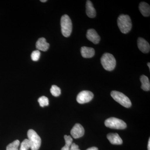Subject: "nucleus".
Segmentation results:
<instances>
[{
  "instance_id": "f257e3e1",
  "label": "nucleus",
  "mask_w": 150,
  "mask_h": 150,
  "mask_svg": "<svg viewBox=\"0 0 150 150\" xmlns=\"http://www.w3.org/2000/svg\"><path fill=\"white\" fill-rule=\"evenodd\" d=\"M117 23L121 32L125 34L129 33L132 28L131 19L127 15L121 14L119 16L117 20Z\"/></svg>"
},
{
  "instance_id": "f03ea898",
  "label": "nucleus",
  "mask_w": 150,
  "mask_h": 150,
  "mask_svg": "<svg viewBox=\"0 0 150 150\" xmlns=\"http://www.w3.org/2000/svg\"><path fill=\"white\" fill-rule=\"evenodd\" d=\"M101 64L105 69L112 71L116 66V60L114 56L109 53H105L101 57Z\"/></svg>"
},
{
  "instance_id": "7ed1b4c3",
  "label": "nucleus",
  "mask_w": 150,
  "mask_h": 150,
  "mask_svg": "<svg viewBox=\"0 0 150 150\" xmlns=\"http://www.w3.org/2000/svg\"><path fill=\"white\" fill-rule=\"evenodd\" d=\"M61 29L62 34L65 37L71 35L72 30V23L71 18L67 15H64L61 20Z\"/></svg>"
},
{
  "instance_id": "20e7f679",
  "label": "nucleus",
  "mask_w": 150,
  "mask_h": 150,
  "mask_svg": "<svg viewBox=\"0 0 150 150\" xmlns=\"http://www.w3.org/2000/svg\"><path fill=\"white\" fill-rule=\"evenodd\" d=\"M28 139L30 144L31 150H38L41 144L40 137L34 130L30 129L27 132Z\"/></svg>"
},
{
  "instance_id": "39448f33",
  "label": "nucleus",
  "mask_w": 150,
  "mask_h": 150,
  "mask_svg": "<svg viewBox=\"0 0 150 150\" xmlns=\"http://www.w3.org/2000/svg\"><path fill=\"white\" fill-rule=\"evenodd\" d=\"M110 95L114 100L124 107L128 108L131 106V100L122 93L114 91L111 92Z\"/></svg>"
},
{
  "instance_id": "423d86ee",
  "label": "nucleus",
  "mask_w": 150,
  "mask_h": 150,
  "mask_svg": "<svg viewBox=\"0 0 150 150\" xmlns=\"http://www.w3.org/2000/svg\"><path fill=\"white\" fill-rule=\"evenodd\" d=\"M105 125L106 127L112 129H124L127 127L126 123L123 120L114 117L106 119L105 121Z\"/></svg>"
},
{
  "instance_id": "0eeeda50",
  "label": "nucleus",
  "mask_w": 150,
  "mask_h": 150,
  "mask_svg": "<svg viewBox=\"0 0 150 150\" xmlns=\"http://www.w3.org/2000/svg\"><path fill=\"white\" fill-rule=\"evenodd\" d=\"M94 95L88 91H83L79 93L76 98L77 101L80 104L87 103L91 101L93 98Z\"/></svg>"
},
{
  "instance_id": "6e6552de",
  "label": "nucleus",
  "mask_w": 150,
  "mask_h": 150,
  "mask_svg": "<svg viewBox=\"0 0 150 150\" xmlns=\"http://www.w3.org/2000/svg\"><path fill=\"white\" fill-rule=\"evenodd\" d=\"M85 130L83 127L79 123H76L71 131V134L74 139H77L83 136Z\"/></svg>"
},
{
  "instance_id": "1a4fd4ad",
  "label": "nucleus",
  "mask_w": 150,
  "mask_h": 150,
  "mask_svg": "<svg viewBox=\"0 0 150 150\" xmlns=\"http://www.w3.org/2000/svg\"><path fill=\"white\" fill-rule=\"evenodd\" d=\"M86 38L95 44L99 43L100 40V36L98 34L96 30L93 29H90L87 30Z\"/></svg>"
},
{
  "instance_id": "9d476101",
  "label": "nucleus",
  "mask_w": 150,
  "mask_h": 150,
  "mask_svg": "<svg viewBox=\"0 0 150 150\" xmlns=\"http://www.w3.org/2000/svg\"><path fill=\"white\" fill-rule=\"evenodd\" d=\"M137 45L140 51L144 54L149 52L150 46L149 44L144 38H139L137 40Z\"/></svg>"
},
{
  "instance_id": "9b49d317",
  "label": "nucleus",
  "mask_w": 150,
  "mask_h": 150,
  "mask_svg": "<svg viewBox=\"0 0 150 150\" xmlns=\"http://www.w3.org/2000/svg\"><path fill=\"white\" fill-rule=\"evenodd\" d=\"M108 139L111 144L113 145H121L123 144V141L119 135L117 133H110L107 136Z\"/></svg>"
},
{
  "instance_id": "f8f14e48",
  "label": "nucleus",
  "mask_w": 150,
  "mask_h": 150,
  "mask_svg": "<svg viewBox=\"0 0 150 150\" xmlns=\"http://www.w3.org/2000/svg\"><path fill=\"white\" fill-rule=\"evenodd\" d=\"M49 43L46 42V39L44 38H41L37 40L36 43V48L38 51H46L49 48Z\"/></svg>"
},
{
  "instance_id": "ddd939ff",
  "label": "nucleus",
  "mask_w": 150,
  "mask_h": 150,
  "mask_svg": "<svg viewBox=\"0 0 150 150\" xmlns=\"http://www.w3.org/2000/svg\"><path fill=\"white\" fill-rule=\"evenodd\" d=\"M86 13L88 17L93 18L96 16V11L91 1H87L86 4Z\"/></svg>"
},
{
  "instance_id": "4468645a",
  "label": "nucleus",
  "mask_w": 150,
  "mask_h": 150,
  "mask_svg": "<svg viewBox=\"0 0 150 150\" xmlns=\"http://www.w3.org/2000/svg\"><path fill=\"white\" fill-rule=\"evenodd\" d=\"M81 54L83 57L84 58H91L95 55L94 49L90 47L83 46L81 47Z\"/></svg>"
},
{
  "instance_id": "2eb2a0df",
  "label": "nucleus",
  "mask_w": 150,
  "mask_h": 150,
  "mask_svg": "<svg viewBox=\"0 0 150 150\" xmlns=\"http://www.w3.org/2000/svg\"><path fill=\"white\" fill-rule=\"evenodd\" d=\"M139 8L143 16L148 17L150 16V6L147 3L142 2L140 3Z\"/></svg>"
},
{
  "instance_id": "dca6fc26",
  "label": "nucleus",
  "mask_w": 150,
  "mask_h": 150,
  "mask_svg": "<svg viewBox=\"0 0 150 150\" xmlns=\"http://www.w3.org/2000/svg\"><path fill=\"white\" fill-rule=\"evenodd\" d=\"M140 81L142 83L141 88L142 89L145 91H149L150 83L148 77L145 75H142L140 77Z\"/></svg>"
},
{
  "instance_id": "f3484780",
  "label": "nucleus",
  "mask_w": 150,
  "mask_h": 150,
  "mask_svg": "<svg viewBox=\"0 0 150 150\" xmlns=\"http://www.w3.org/2000/svg\"><path fill=\"white\" fill-rule=\"evenodd\" d=\"M64 139L66 144L62 148L61 150H70L71 145L72 144L73 139L70 136L65 135Z\"/></svg>"
},
{
  "instance_id": "a211bd4d",
  "label": "nucleus",
  "mask_w": 150,
  "mask_h": 150,
  "mask_svg": "<svg viewBox=\"0 0 150 150\" xmlns=\"http://www.w3.org/2000/svg\"><path fill=\"white\" fill-rule=\"evenodd\" d=\"M19 145V141L18 140H16L8 145L6 150H18V147Z\"/></svg>"
},
{
  "instance_id": "6ab92c4d",
  "label": "nucleus",
  "mask_w": 150,
  "mask_h": 150,
  "mask_svg": "<svg viewBox=\"0 0 150 150\" xmlns=\"http://www.w3.org/2000/svg\"><path fill=\"white\" fill-rule=\"evenodd\" d=\"M51 93L53 96L58 97L61 95V89L59 87L56 85H53L50 89Z\"/></svg>"
},
{
  "instance_id": "aec40b11",
  "label": "nucleus",
  "mask_w": 150,
  "mask_h": 150,
  "mask_svg": "<svg viewBox=\"0 0 150 150\" xmlns=\"http://www.w3.org/2000/svg\"><path fill=\"white\" fill-rule=\"evenodd\" d=\"M40 107H44V106H48L49 105V100L48 98L45 96L40 97L38 99Z\"/></svg>"
},
{
  "instance_id": "412c9836",
  "label": "nucleus",
  "mask_w": 150,
  "mask_h": 150,
  "mask_svg": "<svg viewBox=\"0 0 150 150\" xmlns=\"http://www.w3.org/2000/svg\"><path fill=\"white\" fill-rule=\"evenodd\" d=\"M30 148V144L28 139H25L22 142L20 150H28Z\"/></svg>"
},
{
  "instance_id": "4be33fe9",
  "label": "nucleus",
  "mask_w": 150,
  "mask_h": 150,
  "mask_svg": "<svg viewBox=\"0 0 150 150\" xmlns=\"http://www.w3.org/2000/svg\"><path fill=\"white\" fill-rule=\"evenodd\" d=\"M40 56V51L38 50H35L33 51L31 54V58L33 61L34 62H37L39 60Z\"/></svg>"
},
{
  "instance_id": "5701e85b",
  "label": "nucleus",
  "mask_w": 150,
  "mask_h": 150,
  "mask_svg": "<svg viewBox=\"0 0 150 150\" xmlns=\"http://www.w3.org/2000/svg\"><path fill=\"white\" fill-rule=\"evenodd\" d=\"M70 150H81L79 149L78 145L76 144L75 143H72L70 147Z\"/></svg>"
},
{
  "instance_id": "b1692460",
  "label": "nucleus",
  "mask_w": 150,
  "mask_h": 150,
  "mask_svg": "<svg viewBox=\"0 0 150 150\" xmlns=\"http://www.w3.org/2000/svg\"><path fill=\"white\" fill-rule=\"evenodd\" d=\"M86 150H98V149L96 147H92L88 148Z\"/></svg>"
},
{
  "instance_id": "393cba45",
  "label": "nucleus",
  "mask_w": 150,
  "mask_h": 150,
  "mask_svg": "<svg viewBox=\"0 0 150 150\" xmlns=\"http://www.w3.org/2000/svg\"><path fill=\"white\" fill-rule=\"evenodd\" d=\"M148 150H150V139H149L148 145Z\"/></svg>"
},
{
  "instance_id": "a878e982",
  "label": "nucleus",
  "mask_w": 150,
  "mask_h": 150,
  "mask_svg": "<svg viewBox=\"0 0 150 150\" xmlns=\"http://www.w3.org/2000/svg\"><path fill=\"white\" fill-rule=\"evenodd\" d=\"M40 1L42 2H46L47 1V0H41Z\"/></svg>"
},
{
  "instance_id": "bb28decb",
  "label": "nucleus",
  "mask_w": 150,
  "mask_h": 150,
  "mask_svg": "<svg viewBox=\"0 0 150 150\" xmlns=\"http://www.w3.org/2000/svg\"><path fill=\"white\" fill-rule=\"evenodd\" d=\"M147 65L148 66V67H149V69H150V63H148L147 64Z\"/></svg>"
}]
</instances>
